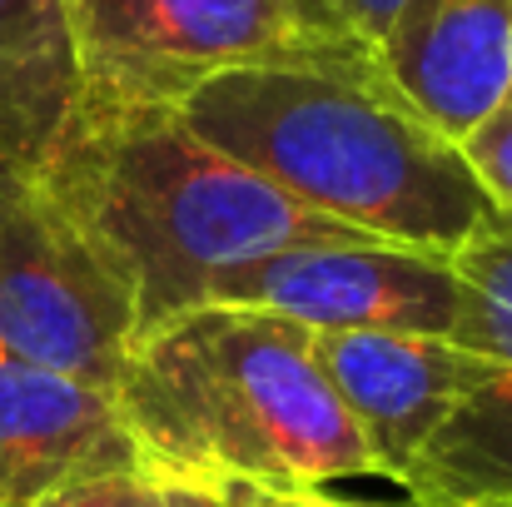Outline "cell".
Instances as JSON below:
<instances>
[{
  "instance_id": "obj_13",
  "label": "cell",
  "mask_w": 512,
  "mask_h": 507,
  "mask_svg": "<svg viewBox=\"0 0 512 507\" xmlns=\"http://www.w3.org/2000/svg\"><path fill=\"white\" fill-rule=\"evenodd\" d=\"M40 507H224V498L135 463V468L80 478V483L60 488L55 498H45Z\"/></svg>"
},
{
  "instance_id": "obj_7",
  "label": "cell",
  "mask_w": 512,
  "mask_h": 507,
  "mask_svg": "<svg viewBox=\"0 0 512 507\" xmlns=\"http://www.w3.org/2000/svg\"><path fill=\"white\" fill-rule=\"evenodd\" d=\"M314 358L383 483L403 488L423 443L473 378V353L438 334H309Z\"/></svg>"
},
{
  "instance_id": "obj_3",
  "label": "cell",
  "mask_w": 512,
  "mask_h": 507,
  "mask_svg": "<svg viewBox=\"0 0 512 507\" xmlns=\"http://www.w3.org/2000/svg\"><path fill=\"white\" fill-rule=\"evenodd\" d=\"M110 398L140 463L204 493H329L378 478L309 329L259 309L204 304L145 334Z\"/></svg>"
},
{
  "instance_id": "obj_1",
  "label": "cell",
  "mask_w": 512,
  "mask_h": 507,
  "mask_svg": "<svg viewBox=\"0 0 512 507\" xmlns=\"http://www.w3.org/2000/svg\"><path fill=\"white\" fill-rule=\"evenodd\" d=\"M179 120L304 209L398 249L453 259L498 209L463 145L443 140L373 55L219 75Z\"/></svg>"
},
{
  "instance_id": "obj_10",
  "label": "cell",
  "mask_w": 512,
  "mask_h": 507,
  "mask_svg": "<svg viewBox=\"0 0 512 507\" xmlns=\"http://www.w3.org/2000/svg\"><path fill=\"white\" fill-rule=\"evenodd\" d=\"M80 110L70 0H0V169L35 174Z\"/></svg>"
},
{
  "instance_id": "obj_12",
  "label": "cell",
  "mask_w": 512,
  "mask_h": 507,
  "mask_svg": "<svg viewBox=\"0 0 512 507\" xmlns=\"http://www.w3.org/2000/svg\"><path fill=\"white\" fill-rule=\"evenodd\" d=\"M458 279V309L448 338L512 373V214L493 209L448 259Z\"/></svg>"
},
{
  "instance_id": "obj_14",
  "label": "cell",
  "mask_w": 512,
  "mask_h": 507,
  "mask_svg": "<svg viewBox=\"0 0 512 507\" xmlns=\"http://www.w3.org/2000/svg\"><path fill=\"white\" fill-rule=\"evenodd\" d=\"M463 155H468V165L478 174V184L488 189V199L512 214V100L488 125H478L463 140Z\"/></svg>"
},
{
  "instance_id": "obj_15",
  "label": "cell",
  "mask_w": 512,
  "mask_h": 507,
  "mask_svg": "<svg viewBox=\"0 0 512 507\" xmlns=\"http://www.w3.org/2000/svg\"><path fill=\"white\" fill-rule=\"evenodd\" d=\"M294 10L304 15V25L314 35H324L329 45H343V50H363L353 40V25H348V0H294Z\"/></svg>"
},
{
  "instance_id": "obj_2",
  "label": "cell",
  "mask_w": 512,
  "mask_h": 507,
  "mask_svg": "<svg viewBox=\"0 0 512 507\" xmlns=\"http://www.w3.org/2000/svg\"><path fill=\"white\" fill-rule=\"evenodd\" d=\"M30 179L130 294L135 343L204 309L239 264L368 239L199 140L179 110H80Z\"/></svg>"
},
{
  "instance_id": "obj_17",
  "label": "cell",
  "mask_w": 512,
  "mask_h": 507,
  "mask_svg": "<svg viewBox=\"0 0 512 507\" xmlns=\"http://www.w3.org/2000/svg\"><path fill=\"white\" fill-rule=\"evenodd\" d=\"M373 507H433V503H413V498L398 493V498H383V503H373Z\"/></svg>"
},
{
  "instance_id": "obj_4",
  "label": "cell",
  "mask_w": 512,
  "mask_h": 507,
  "mask_svg": "<svg viewBox=\"0 0 512 507\" xmlns=\"http://www.w3.org/2000/svg\"><path fill=\"white\" fill-rule=\"evenodd\" d=\"M80 110H184L209 80L254 65L358 60L329 45L294 0H70ZM75 110V115H80Z\"/></svg>"
},
{
  "instance_id": "obj_18",
  "label": "cell",
  "mask_w": 512,
  "mask_h": 507,
  "mask_svg": "<svg viewBox=\"0 0 512 507\" xmlns=\"http://www.w3.org/2000/svg\"><path fill=\"white\" fill-rule=\"evenodd\" d=\"M508 100H512V95H508Z\"/></svg>"
},
{
  "instance_id": "obj_9",
  "label": "cell",
  "mask_w": 512,
  "mask_h": 507,
  "mask_svg": "<svg viewBox=\"0 0 512 507\" xmlns=\"http://www.w3.org/2000/svg\"><path fill=\"white\" fill-rule=\"evenodd\" d=\"M135 463L105 388L0 363V507H40L80 478Z\"/></svg>"
},
{
  "instance_id": "obj_8",
  "label": "cell",
  "mask_w": 512,
  "mask_h": 507,
  "mask_svg": "<svg viewBox=\"0 0 512 507\" xmlns=\"http://www.w3.org/2000/svg\"><path fill=\"white\" fill-rule=\"evenodd\" d=\"M373 60L443 140L463 145L512 95V0H408Z\"/></svg>"
},
{
  "instance_id": "obj_5",
  "label": "cell",
  "mask_w": 512,
  "mask_h": 507,
  "mask_svg": "<svg viewBox=\"0 0 512 507\" xmlns=\"http://www.w3.org/2000/svg\"><path fill=\"white\" fill-rule=\"evenodd\" d=\"M135 348V309L105 259L40 194L0 169V363L115 393Z\"/></svg>"
},
{
  "instance_id": "obj_11",
  "label": "cell",
  "mask_w": 512,
  "mask_h": 507,
  "mask_svg": "<svg viewBox=\"0 0 512 507\" xmlns=\"http://www.w3.org/2000/svg\"><path fill=\"white\" fill-rule=\"evenodd\" d=\"M403 498L433 507H512V373L473 358L448 423L408 468Z\"/></svg>"
},
{
  "instance_id": "obj_16",
  "label": "cell",
  "mask_w": 512,
  "mask_h": 507,
  "mask_svg": "<svg viewBox=\"0 0 512 507\" xmlns=\"http://www.w3.org/2000/svg\"><path fill=\"white\" fill-rule=\"evenodd\" d=\"M224 507H373L334 493H259V488H224Z\"/></svg>"
},
{
  "instance_id": "obj_6",
  "label": "cell",
  "mask_w": 512,
  "mask_h": 507,
  "mask_svg": "<svg viewBox=\"0 0 512 507\" xmlns=\"http://www.w3.org/2000/svg\"><path fill=\"white\" fill-rule=\"evenodd\" d=\"M209 304L259 309L309 334H438L448 338L458 279L443 254L378 239L299 244L239 264Z\"/></svg>"
}]
</instances>
